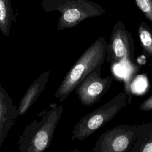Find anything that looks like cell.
I'll return each mask as SVG.
<instances>
[{"label":"cell","mask_w":152,"mask_h":152,"mask_svg":"<svg viewBox=\"0 0 152 152\" xmlns=\"http://www.w3.org/2000/svg\"><path fill=\"white\" fill-rule=\"evenodd\" d=\"M64 110L62 105L52 103L40 112L19 136L20 152H43L48 148Z\"/></svg>","instance_id":"cell-1"},{"label":"cell","mask_w":152,"mask_h":152,"mask_svg":"<svg viewBox=\"0 0 152 152\" xmlns=\"http://www.w3.org/2000/svg\"><path fill=\"white\" fill-rule=\"evenodd\" d=\"M107 46L105 37L102 36L91 43L66 74L55 94L56 99L61 102L66 100L87 75L103 64Z\"/></svg>","instance_id":"cell-2"},{"label":"cell","mask_w":152,"mask_h":152,"mask_svg":"<svg viewBox=\"0 0 152 152\" xmlns=\"http://www.w3.org/2000/svg\"><path fill=\"white\" fill-rule=\"evenodd\" d=\"M41 5L45 12H60L58 30L72 28L87 18L106 13L100 4L90 0H41Z\"/></svg>","instance_id":"cell-3"},{"label":"cell","mask_w":152,"mask_h":152,"mask_svg":"<svg viewBox=\"0 0 152 152\" xmlns=\"http://www.w3.org/2000/svg\"><path fill=\"white\" fill-rule=\"evenodd\" d=\"M128 100L126 93L121 92L100 107L82 117L72 131L71 139L83 141L90 137L125 107Z\"/></svg>","instance_id":"cell-4"},{"label":"cell","mask_w":152,"mask_h":152,"mask_svg":"<svg viewBox=\"0 0 152 152\" xmlns=\"http://www.w3.org/2000/svg\"><path fill=\"white\" fill-rule=\"evenodd\" d=\"M134 40L131 33L118 20L113 26L107 43L106 60L110 65L125 64L135 65Z\"/></svg>","instance_id":"cell-5"},{"label":"cell","mask_w":152,"mask_h":152,"mask_svg":"<svg viewBox=\"0 0 152 152\" xmlns=\"http://www.w3.org/2000/svg\"><path fill=\"white\" fill-rule=\"evenodd\" d=\"M137 125L120 124L100 135L94 152H130L136 136Z\"/></svg>","instance_id":"cell-6"},{"label":"cell","mask_w":152,"mask_h":152,"mask_svg":"<svg viewBox=\"0 0 152 152\" xmlns=\"http://www.w3.org/2000/svg\"><path fill=\"white\" fill-rule=\"evenodd\" d=\"M101 70L102 65L96 67L75 87V93L82 105L90 106L94 104L110 87L113 81V77H102Z\"/></svg>","instance_id":"cell-7"},{"label":"cell","mask_w":152,"mask_h":152,"mask_svg":"<svg viewBox=\"0 0 152 152\" xmlns=\"http://www.w3.org/2000/svg\"><path fill=\"white\" fill-rule=\"evenodd\" d=\"M18 116V107L1 84L0 77V148Z\"/></svg>","instance_id":"cell-8"},{"label":"cell","mask_w":152,"mask_h":152,"mask_svg":"<svg viewBox=\"0 0 152 152\" xmlns=\"http://www.w3.org/2000/svg\"><path fill=\"white\" fill-rule=\"evenodd\" d=\"M49 71L43 72L30 86L19 103L18 107V116L24 115L44 90L49 80Z\"/></svg>","instance_id":"cell-9"},{"label":"cell","mask_w":152,"mask_h":152,"mask_svg":"<svg viewBox=\"0 0 152 152\" xmlns=\"http://www.w3.org/2000/svg\"><path fill=\"white\" fill-rule=\"evenodd\" d=\"M130 152H152V122L137 125L135 139Z\"/></svg>","instance_id":"cell-10"},{"label":"cell","mask_w":152,"mask_h":152,"mask_svg":"<svg viewBox=\"0 0 152 152\" xmlns=\"http://www.w3.org/2000/svg\"><path fill=\"white\" fill-rule=\"evenodd\" d=\"M15 21L11 0H0V31L4 36H10L12 22Z\"/></svg>","instance_id":"cell-11"},{"label":"cell","mask_w":152,"mask_h":152,"mask_svg":"<svg viewBox=\"0 0 152 152\" xmlns=\"http://www.w3.org/2000/svg\"><path fill=\"white\" fill-rule=\"evenodd\" d=\"M138 36L143 53L147 57H152V29L145 22L140 23Z\"/></svg>","instance_id":"cell-12"},{"label":"cell","mask_w":152,"mask_h":152,"mask_svg":"<svg viewBox=\"0 0 152 152\" xmlns=\"http://www.w3.org/2000/svg\"><path fill=\"white\" fill-rule=\"evenodd\" d=\"M138 8L152 23V0H134Z\"/></svg>","instance_id":"cell-13"},{"label":"cell","mask_w":152,"mask_h":152,"mask_svg":"<svg viewBox=\"0 0 152 152\" xmlns=\"http://www.w3.org/2000/svg\"><path fill=\"white\" fill-rule=\"evenodd\" d=\"M139 109L142 111L152 110V95L146 99L140 106Z\"/></svg>","instance_id":"cell-14"}]
</instances>
